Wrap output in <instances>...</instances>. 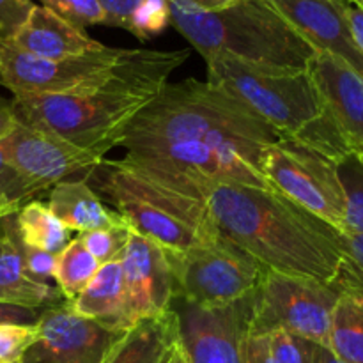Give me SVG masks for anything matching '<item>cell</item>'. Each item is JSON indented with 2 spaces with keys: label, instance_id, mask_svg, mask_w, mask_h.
<instances>
[{
  "label": "cell",
  "instance_id": "cell-46",
  "mask_svg": "<svg viewBox=\"0 0 363 363\" xmlns=\"http://www.w3.org/2000/svg\"><path fill=\"white\" fill-rule=\"evenodd\" d=\"M358 156H360V158L363 160V151H362V155H358Z\"/></svg>",
  "mask_w": 363,
  "mask_h": 363
},
{
  "label": "cell",
  "instance_id": "cell-33",
  "mask_svg": "<svg viewBox=\"0 0 363 363\" xmlns=\"http://www.w3.org/2000/svg\"><path fill=\"white\" fill-rule=\"evenodd\" d=\"M149 2L151 0H98L105 14V25L126 28V30Z\"/></svg>",
  "mask_w": 363,
  "mask_h": 363
},
{
  "label": "cell",
  "instance_id": "cell-1",
  "mask_svg": "<svg viewBox=\"0 0 363 363\" xmlns=\"http://www.w3.org/2000/svg\"><path fill=\"white\" fill-rule=\"evenodd\" d=\"M284 138L208 82L167 84L121 135L128 160L186 194L202 197L222 181L272 188L264 152Z\"/></svg>",
  "mask_w": 363,
  "mask_h": 363
},
{
  "label": "cell",
  "instance_id": "cell-3",
  "mask_svg": "<svg viewBox=\"0 0 363 363\" xmlns=\"http://www.w3.org/2000/svg\"><path fill=\"white\" fill-rule=\"evenodd\" d=\"M202 199L220 234L269 272L332 284L342 262V233L273 188L215 183Z\"/></svg>",
  "mask_w": 363,
  "mask_h": 363
},
{
  "label": "cell",
  "instance_id": "cell-15",
  "mask_svg": "<svg viewBox=\"0 0 363 363\" xmlns=\"http://www.w3.org/2000/svg\"><path fill=\"white\" fill-rule=\"evenodd\" d=\"M307 71L318 89L328 123L335 128L350 152L362 155L363 77L344 60L321 52H315Z\"/></svg>",
  "mask_w": 363,
  "mask_h": 363
},
{
  "label": "cell",
  "instance_id": "cell-23",
  "mask_svg": "<svg viewBox=\"0 0 363 363\" xmlns=\"http://www.w3.org/2000/svg\"><path fill=\"white\" fill-rule=\"evenodd\" d=\"M328 347L344 363H363V303L340 296L330 328Z\"/></svg>",
  "mask_w": 363,
  "mask_h": 363
},
{
  "label": "cell",
  "instance_id": "cell-16",
  "mask_svg": "<svg viewBox=\"0 0 363 363\" xmlns=\"http://www.w3.org/2000/svg\"><path fill=\"white\" fill-rule=\"evenodd\" d=\"M315 50L350 64L363 77V55L337 0H268Z\"/></svg>",
  "mask_w": 363,
  "mask_h": 363
},
{
  "label": "cell",
  "instance_id": "cell-9",
  "mask_svg": "<svg viewBox=\"0 0 363 363\" xmlns=\"http://www.w3.org/2000/svg\"><path fill=\"white\" fill-rule=\"evenodd\" d=\"M262 172L273 190L342 233L346 199L337 163L282 142L266 149Z\"/></svg>",
  "mask_w": 363,
  "mask_h": 363
},
{
  "label": "cell",
  "instance_id": "cell-22",
  "mask_svg": "<svg viewBox=\"0 0 363 363\" xmlns=\"http://www.w3.org/2000/svg\"><path fill=\"white\" fill-rule=\"evenodd\" d=\"M18 236L25 245L48 254H60L71 241V230L53 215L48 204L30 201L16 213Z\"/></svg>",
  "mask_w": 363,
  "mask_h": 363
},
{
  "label": "cell",
  "instance_id": "cell-20",
  "mask_svg": "<svg viewBox=\"0 0 363 363\" xmlns=\"http://www.w3.org/2000/svg\"><path fill=\"white\" fill-rule=\"evenodd\" d=\"M48 208L67 229L78 233L128 225L119 213L105 206L98 191L84 177L55 184L50 190Z\"/></svg>",
  "mask_w": 363,
  "mask_h": 363
},
{
  "label": "cell",
  "instance_id": "cell-13",
  "mask_svg": "<svg viewBox=\"0 0 363 363\" xmlns=\"http://www.w3.org/2000/svg\"><path fill=\"white\" fill-rule=\"evenodd\" d=\"M250 296L222 308L184 305L179 318V344L188 363H245Z\"/></svg>",
  "mask_w": 363,
  "mask_h": 363
},
{
  "label": "cell",
  "instance_id": "cell-43",
  "mask_svg": "<svg viewBox=\"0 0 363 363\" xmlns=\"http://www.w3.org/2000/svg\"><path fill=\"white\" fill-rule=\"evenodd\" d=\"M7 206H18V204H11V202H7V199L0 194V209L7 208Z\"/></svg>",
  "mask_w": 363,
  "mask_h": 363
},
{
  "label": "cell",
  "instance_id": "cell-31",
  "mask_svg": "<svg viewBox=\"0 0 363 363\" xmlns=\"http://www.w3.org/2000/svg\"><path fill=\"white\" fill-rule=\"evenodd\" d=\"M38 328L20 325L0 326V362H18L35 340Z\"/></svg>",
  "mask_w": 363,
  "mask_h": 363
},
{
  "label": "cell",
  "instance_id": "cell-24",
  "mask_svg": "<svg viewBox=\"0 0 363 363\" xmlns=\"http://www.w3.org/2000/svg\"><path fill=\"white\" fill-rule=\"evenodd\" d=\"M99 262L89 254L80 240H71L60 254H57L55 282L64 300L71 301L89 286L99 269Z\"/></svg>",
  "mask_w": 363,
  "mask_h": 363
},
{
  "label": "cell",
  "instance_id": "cell-5",
  "mask_svg": "<svg viewBox=\"0 0 363 363\" xmlns=\"http://www.w3.org/2000/svg\"><path fill=\"white\" fill-rule=\"evenodd\" d=\"M170 25L209 59L230 55L261 66L307 69L315 50L284 20L268 0H240L204 13L183 0H169Z\"/></svg>",
  "mask_w": 363,
  "mask_h": 363
},
{
  "label": "cell",
  "instance_id": "cell-45",
  "mask_svg": "<svg viewBox=\"0 0 363 363\" xmlns=\"http://www.w3.org/2000/svg\"><path fill=\"white\" fill-rule=\"evenodd\" d=\"M0 363H11V362H0ZM13 363H18V362H13Z\"/></svg>",
  "mask_w": 363,
  "mask_h": 363
},
{
  "label": "cell",
  "instance_id": "cell-26",
  "mask_svg": "<svg viewBox=\"0 0 363 363\" xmlns=\"http://www.w3.org/2000/svg\"><path fill=\"white\" fill-rule=\"evenodd\" d=\"M131 233L133 229L130 225H117L110 229L80 233L78 240L99 264H106V262L121 261Z\"/></svg>",
  "mask_w": 363,
  "mask_h": 363
},
{
  "label": "cell",
  "instance_id": "cell-38",
  "mask_svg": "<svg viewBox=\"0 0 363 363\" xmlns=\"http://www.w3.org/2000/svg\"><path fill=\"white\" fill-rule=\"evenodd\" d=\"M14 126H16V117H14L11 101L0 98V140L7 137Z\"/></svg>",
  "mask_w": 363,
  "mask_h": 363
},
{
  "label": "cell",
  "instance_id": "cell-27",
  "mask_svg": "<svg viewBox=\"0 0 363 363\" xmlns=\"http://www.w3.org/2000/svg\"><path fill=\"white\" fill-rule=\"evenodd\" d=\"M342 262L330 286L342 296L363 287V234L342 233Z\"/></svg>",
  "mask_w": 363,
  "mask_h": 363
},
{
  "label": "cell",
  "instance_id": "cell-40",
  "mask_svg": "<svg viewBox=\"0 0 363 363\" xmlns=\"http://www.w3.org/2000/svg\"><path fill=\"white\" fill-rule=\"evenodd\" d=\"M314 363H344L337 354H333V351L330 347L325 346H315L314 353Z\"/></svg>",
  "mask_w": 363,
  "mask_h": 363
},
{
  "label": "cell",
  "instance_id": "cell-37",
  "mask_svg": "<svg viewBox=\"0 0 363 363\" xmlns=\"http://www.w3.org/2000/svg\"><path fill=\"white\" fill-rule=\"evenodd\" d=\"M337 2H339L344 18L347 20L354 43H357L358 50H360L363 55V9L357 4L350 2V0H337Z\"/></svg>",
  "mask_w": 363,
  "mask_h": 363
},
{
  "label": "cell",
  "instance_id": "cell-12",
  "mask_svg": "<svg viewBox=\"0 0 363 363\" xmlns=\"http://www.w3.org/2000/svg\"><path fill=\"white\" fill-rule=\"evenodd\" d=\"M35 340L18 363H99L123 330L74 314L62 300L43 311Z\"/></svg>",
  "mask_w": 363,
  "mask_h": 363
},
{
  "label": "cell",
  "instance_id": "cell-34",
  "mask_svg": "<svg viewBox=\"0 0 363 363\" xmlns=\"http://www.w3.org/2000/svg\"><path fill=\"white\" fill-rule=\"evenodd\" d=\"M32 0H0V41H9L30 14Z\"/></svg>",
  "mask_w": 363,
  "mask_h": 363
},
{
  "label": "cell",
  "instance_id": "cell-21",
  "mask_svg": "<svg viewBox=\"0 0 363 363\" xmlns=\"http://www.w3.org/2000/svg\"><path fill=\"white\" fill-rule=\"evenodd\" d=\"M69 305L74 314L82 318L98 319L123 330L121 323L124 312V279L121 261L99 266L89 286L71 300Z\"/></svg>",
  "mask_w": 363,
  "mask_h": 363
},
{
  "label": "cell",
  "instance_id": "cell-35",
  "mask_svg": "<svg viewBox=\"0 0 363 363\" xmlns=\"http://www.w3.org/2000/svg\"><path fill=\"white\" fill-rule=\"evenodd\" d=\"M43 311H45V308L20 307V305L2 303V301H0V326L2 325L34 326L38 325Z\"/></svg>",
  "mask_w": 363,
  "mask_h": 363
},
{
  "label": "cell",
  "instance_id": "cell-28",
  "mask_svg": "<svg viewBox=\"0 0 363 363\" xmlns=\"http://www.w3.org/2000/svg\"><path fill=\"white\" fill-rule=\"evenodd\" d=\"M39 2L43 7L82 30L91 25H105V14L98 0H39Z\"/></svg>",
  "mask_w": 363,
  "mask_h": 363
},
{
  "label": "cell",
  "instance_id": "cell-41",
  "mask_svg": "<svg viewBox=\"0 0 363 363\" xmlns=\"http://www.w3.org/2000/svg\"><path fill=\"white\" fill-rule=\"evenodd\" d=\"M167 363H188L186 354H184V351L181 350V344L179 342H177V346L174 347L172 354H170L169 360H167Z\"/></svg>",
  "mask_w": 363,
  "mask_h": 363
},
{
  "label": "cell",
  "instance_id": "cell-17",
  "mask_svg": "<svg viewBox=\"0 0 363 363\" xmlns=\"http://www.w3.org/2000/svg\"><path fill=\"white\" fill-rule=\"evenodd\" d=\"M6 43L41 59H64L103 48L101 43L89 38L82 28L35 4L20 30Z\"/></svg>",
  "mask_w": 363,
  "mask_h": 363
},
{
  "label": "cell",
  "instance_id": "cell-32",
  "mask_svg": "<svg viewBox=\"0 0 363 363\" xmlns=\"http://www.w3.org/2000/svg\"><path fill=\"white\" fill-rule=\"evenodd\" d=\"M0 194L7 199V202L18 206L27 204V202H30L32 197L38 195L34 191V188L7 162L2 144H0Z\"/></svg>",
  "mask_w": 363,
  "mask_h": 363
},
{
  "label": "cell",
  "instance_id": "cell-11",
  "mask_svg": "<svg viewBox=\"0 0 363 363\" xmlns=\"http://www.w3.org/2000/svg\"><path fill=\"white\" fill-rule=\"evenodd\" d=\"M0 144L7 162L38 195L77 176L85 179L105 160L98 152L82 149L57 135L25 126L18 121Z\"/></svg>",
  "mask_w": 363,
  "mask_h": 363
},
{
  "label": "cell",
  "instance_id": "cell-39",
  "mask_svg": "<svg viewBox=\"0 0 363 363\" xmlns=\"http://www.w3.org/2000/svg\"><path fill=\"white\" fill-rule=\"evenodd\" d=\"M183 2L195 7V9L204 11V13H216V11H223L227 7L234 6L240 0H183Z\"/></svg>",
  "mask_w": 363,
  "mask_h": 363
},
{
  "label": "cell",
  "instance_id": "cell-14",
  "mask_svg": "<svg viewBox=\"0 0 363 363\" xmlns=\"http://www.w3.org/2000/svg\"><path fill=\"white\" fill-rule=\"evenodd\" d=\"M121 266L124 279L123 330L170 311L174 279L165 250L158 243L131 233Z\"/></svg>",
  "mask_w": 363,
  "mask_h": 363
},
{
  "label": "cell",
  "instance_id": "cell-42",
  "mask_svg": "<svg viewBox=\"0 0 363 363\" xmlns=\"http://www.w3.org/2000/svg\"><path fill=\"white\" fill-rule=\"evenodd\" d=\"M20 208L21 206H7V208H2L0 209V218H4V216L7 215H13V213H16Z\"/></svg>",
  "mask_w": 363,
  "mask_h": 363
},
{
  "label": "cell",
  "instance_id": "cell-29",
  "mask_svg": "<svg viewBox=\"0 0 363 363\" xmlns=\"http://www.w3.org/2000/svg\"><path fill=\"white\" fill-rule=\"evenodd\" d=\"M318 344L289 332L269 333V350L275 363H314Z\"/></svg>",
  "mask_w": 363,
  "mask_h": 363
},
{
  "label": "cell",
  "instance_id": "cell-18",
  "mask_svg": "<svg viewBox=\"0 0 363 363\" xmlns=\"http://www.w3.org/2000/svg\"><path fill=\"white\" fill-rule=\"evenodd\" d=\"M177 342L179 318L170 308L124 330L99 363H167Z\"/></svg>",
  "mask_w": 363,
  "mask_h": 363
},
{
  "label": "cell",
  "instance_id": "cell-8",
  "mask_svg": "<svg viewBox=\"0 0 363 363\" xmlns=\"http://www.w3.org/2000/svg\"><path fill=\"white\" fill-rule=\"evenodd\" d=\"M340 294L330 284L266 269L252 294L248 335L289 332L328 347L330 328Z\"/></svg>",
  "mask_w": 363,
  "mask_h": 363
},
{
  "label": "cell",
  "instance_id": "cell-19",
  "mask_svg": "<svg viewBox=\"0 0 363 363\" xmlns=\"http://www.w3.org/2000/svg\"><path fill=\"white\" fill-rule=\"evenodd\" d=\"M16 213L0 218V301L20 307L46 308L64 298L57 287L35 282L25 272L23 259L14 241Z\"/></svg>",
  "mask_w": 363,
  "mask_h": 363
},
{
  "label": "cell",
  "instance_id": "cell-25",
  "mask_svg": "<svg viewBox=\"0 0 363 363\" xmlns=\"http://www.w3.org/2000/svg\"><path fill=\"white\" fill-rule=\"evenodd\" d=\"M337 174L346 199L342 233L363 234V160L354 152L337 162Z\"/></svg>",
  "mask_w": 363,
  "mask_h": 363
},
{
  "label": "cell",
  "instance_id": "cell-36",
  "mask_svg": "<svg viewBox=\"0 0 363 363\" xmlns=\"http://www.w3.org/2000/svg\"><path fill=\"white\" fill-rule=\"evenodd\" d=\"M245 363H275L269 350V335H248L247 332Z\"/></svg>",
  "mask_w": 363,
  "mask_h": 363
},
{
  "label": "cell",
  "instance_id": "cell-44",
  "mask_svg": "<svg viewBox=\"0 0 363 363\" xmlns=\"http://www.w3.org/2000/svg\"><path fill=\"white\" fill-rule=\"evenodd\" d=\"M350 2L357 4V6H360V7H362V9H363V0H350Z\"/></svg>",
  "mask_w": 363,
  "mask_h": 363
},
{
  "label": "cell",
  "instance_id": "cell-30",
  "mask_svg": "<svg viewBox=\"0 0 363 363\" xmlns=\"http://www.w3.org/2000/svg\"><path fill=\"white\" fill-rule=\"evenodd\" d=\"M14 241H16L18 250H20L21 259H23L25 272H27V275L30 277L32 280L41 284H50V280L55 279V266H57L55 254H48V252L38 250V248L25 245L23 241H21V238L18 236L16 223H14Z\"/></svg>",
  "mask_w": 363,
  "mask_h": 363
},
{
  "label": "cell",
  "instance_id": "cell-6",
  "mask_svg": "<svg viewBox=\"0 0 363 363\" xmlns=\"http://www.w3.org/2000/svg\"><path fill=\"white\" fill-rule=\"evenodd\" d=\"M206 64L208 84L247 106L287 144L300 145L323 117L321 99L307 69L261 66L230 55H213Z\"/></svg>",
  "mask_w": 363,
  "mask_h": 363
},
{
  "label": "cell",
  "instance_id": "cell-7",
  "mask_svg": "<svg viewBox=\"0 0 363 363\" xmlns=\"http://www.w3.org/2000/svg\"><path fill=\"white\" fill-rule=\"evenodd\" d=\"M165 254L174 279V298L190 307H229L254 294L266 272L261 262L223 236Z\"/></svg>",
  "mask_w": 363,
  "mask_h": 363
},
{
  "label": "cell",
  "instance_id": "cell-2",
  "mask_svg": "<svg viewBox=\"0 0 363 363\" xmlns=\"http://www.w3.org/2000/svg\"><path fill=\"white\" fill-rule=\"evenodd\" d=\"M188 55V50H126L101 78L60 94L14 96L11 106L18 123L105 156Z\"/></svg>",
  "mask_w": 363,
  "mask_h": 363
},
{
  "label": "cell",
  "instance_id": "cell-10",
  "mask_svg": "<svg viewBox=\"0 0 363 363\" xmlns=\"http://www.w3.org/2000/svg\"><path fill=\"white\" fill-rule=\"evenodd\" d=\"M126 50L103 48L64 59H41L0 41V84L13 96L60 94L101 78Z\"/></svg>",
  "mask_w": 363,
  "mask_h": 363
},
{
  "label": "cell",
  "instance_id": "cell-4",
  "mask_svg": "<svg viewBox=\"0 0 363 363\" xmlns=\"http://www.w3.org/2000/svg\"><path fill=\"white\" fill-rule=\"evenodd\" d=\"M133 233L167 252H183L218 240L202 197L186 194L128 160H103L87 177Z\"/></svg>",
  "mask_w": 363,
  "mask_h": 363
}]
</instances>
